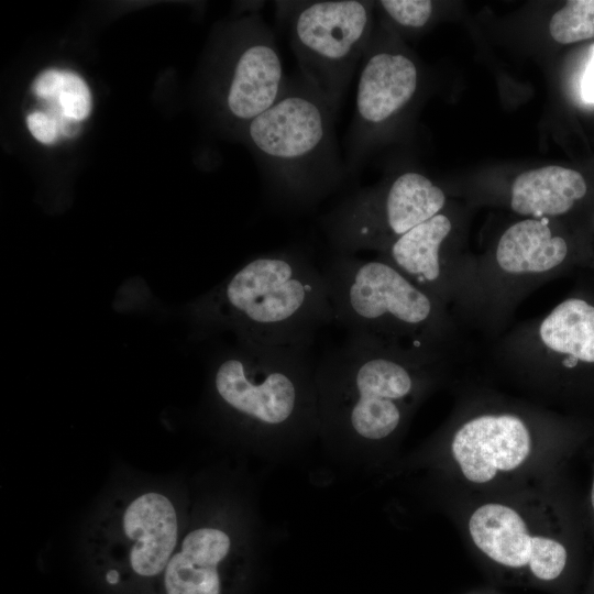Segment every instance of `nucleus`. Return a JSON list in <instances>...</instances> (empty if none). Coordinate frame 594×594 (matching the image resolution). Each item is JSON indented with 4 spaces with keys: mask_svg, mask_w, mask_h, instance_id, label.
<instances>
[{
    "mask_svg": "<svg viewBox=\"0 0 594 594\" xmlns=\"http://www.w3.org/2000/svg\"><path fill=\"white\" fill-rule=\"evenodd\" d=\"M197 312L232 330L239 341L305 350L334 322L322 270L294 250L252 258L206 296Z\"/></svg>",
    "mask_w": 594,
    "mask_h": 594,
    "instance_id": "f257e3e1",
    "label": "nucleus"
},
{
    "mask_svg": "<svg viewBox=\"0 0 594 594\" xmlns=\"http://www.w3.org/2000/svg\"><path fill=\"white\" fill-rule=\"evenodd\" d=\"M336 113L299 75L287 79L276 102L245 127L277 200L311 206L341 184L346 170L337 145Z\"/></svg>",
    "mask_w": 594,
    "mask_h": 594,
    "instance_id": "f03ea898",
    "label": "nucleus"
},
{
    "mask_svg": "<svg viewBox=\"0 0 594 594\" xmlns=\"http://www.w3.org/2000/svg\"><path fill=\"white\" fill-rule=\"evenodd\" d=\"M334 322L352 337L431 354L439 330L436 297L378 257L336 253L322 268Z\"/></svg>",
    "mask_w": 594,
    "mask_h": 594,
    "instance_id": "7ed1b4c3",
    "label": "nucleus"
},
{
    "mask_svg": "<svg viewBox=\"0 0 594 594\" xmlns=\"http://www.w3.org/2000/svg\"><path fill=\"white\" fill-rule=\"evenodd\" d=\"M431 354L388 346L349 336L324 356L317 378L344 408L348 427L360 438L381 440L403 419V404L413 396Z\"/></svg>",
    "mask_w": 594,
    "mask_h": 594,
    "instance_id": "20e7f679",
    "label": "nucleus"
},
{
    "mask_svg": "<svg viewBox=\"0 0 594 594\" xmlns=\"http://www.w3.org/2000/svg\"><path fill=\"white\" fill-rule=\"evenodd\" d=\"M278 7L288 16L300 75L338 111L373 33L372 2L288 1Z\"/></svg>",
    "mask_w": 594,
    "mask_h": 594,
    "instance_id": "39448f33",
    "label": "nucleus"
},
{
    "mask_svg": "<svg viewBox=\"0 0 594 594\" xmlns=\"http://www.w3.org/2000/svg\"><path fill=\"white\" fill-rule=\"evenodd\" d=\"M309 350L239 341L213 374L219 398L233 411L268 428L288 426L299 415L307 389Z\"/></svg>",
    "mask_w": 594,
    "mask_h": 594,
    "instance_id": "423d86ee",
    "label": "nucleus"
},
{
    "mask_svg": "<svg viewBox=\"0 0 594 594\" xmlns=\"http://www.w3.org/2000/svg\"><path fill=\"white\" fill-rule=\"evenodd\" d=\"M443 190L417 172H405L381 188L359 190L322 220L336 253L383 252L396 239L440 213Z\"/></svg>",
    "mask_w": 594,
    "mask_h": 594,
    "instance_id": "0eeeda50",
    "label": "nucleus"
},
{
    "mask_svg": "<svg viewBox=\"0 0 594 594\" xmlns=\"http://www.w3.org/2000/svg\"><path fill=\"white\" fill-rule=\"evenodd\" d=\"M371 35L362 57L355 110L346 141L345 170L355 172L389 122L414 99L418 68L406 54Z\"/></svg>",
    "mask_w": 594,
    "mask_h": 594,
    "instance_id": "6e6552de",
    "label": "nucleus"
},
{
    "mask_svg": "<svg viewBox=\"0 0 594 594\" xmlns=\"http://www.w3.org/2000/svg\"><path fill=\"white\" fill-rule=\"evenodd\" d=\"M469 531L474 544L504 568L527 571L543 582L557 580L565 569V547L549 537H532L521 516L506 505L479 507L469 520Z\"/></svg>",
    "mask_w": 594,
    "mask_h": 594,
    "instance_id": "1a4fd4ad",
    "label": "nucleus"
},
{
    "mask_svg": "<svg viewBox=\"0 0 594 594\" xmlns=\"http://www.w3.org/2000/svg\"><path fill=\"white\" fill-rule=\"evenodd\" d=\"M287 79L271 28L260 20L249 22L224 92L229 114L246 127L276 102Z\"/></svg>",
    "mask_w": 594,
    "mask_h": 594,
    "instance_id": "9d476101",
    "label": "nucleus"
},
{
    "mask_svg": "<svg viewBox=\"0 0 594 594\" xmlns=\"http://www.w3.org/2000/svg\"><path fill=\"white\" fill-rule=\"evenodd\" d=\"M528 427L512 414L482 415L455 432L451 450L463 475L474 483L493 480L498 471H512L528 458Z\"/></svg>",
    "mask_w": 594,
    "mask_h": 594,
    "instance_id": "9b49d317",
    "label": "nucleus"
},
{
    "mask_svg": "<svg viewBox=\"0 0 594 594\" xmlns=\"http://www.w3.org/2000/svg\"><path fill=\"white\" fill-rule=\"evenodd\" d=\"M127 537L134 541L130 553L133 571L154 576L165 570L177 541V517L162 494L146 493L134 499L123 516Z\"/></svg>",
    "mask_w": 594,
    "mask_h": 594,
    "instance_id": "f8f14e48",
    "label": "nucleus"
},
{
    "mask_svg": "<svg viewBox=\"0 0 594 594\" xmlns=\"http://www.w3.org/2000/svg\"><path fill=\"white\" fill-rule=\"evenodd\" d=\"M230 550L228 535L216 528L188 534L165 568L166 594H220L218 564Z\"/></svg>",
    "mask_w": 594,
    "mask_h": 594,
    "instance_id": "ddd939ff",
    "label": "nucleus"
},
{
    "mask_svg": "<svg viewBox=\"0 0 594 594\" xmlns=\"http://www.w3.org/2000/svg\"><path fill=\"white\" fill-rule=\"evenodd\" d=\"M451 230V220L440 212L396 239L380 257L436 297L444 273L441 248Z\"/></svg>",
    "mask_w": 594,
    "mask_h": 594,
    "instance_id": "4468645a",
    "label": "nucleus"
},
{
    "mask_svg": "<svg viewBox=\"0 0 594 594\" xmlns=\"http://www.w3.org/2000/svg\"><path fill=\"white\" fill-rule=\"evenodd\" d=\"M566 255L565 240L553 235L544 218H532L514 223L502 234L495 260L505 274L529 276L554 270Z\"/></svg>",
    "mask_w": 594,
    "mask_h": 594,
    "instance_id": "2eb2a0df",
    "label": "nucleus"
},
{
    "mask_svg": "<svg viewBox=\"0 0 594 594\" xmlns=\"http://www.w3.org/2000/svg\"><path fill=\"white\" fill-rule=\"evenodd\" d=\"M587 186L576 170L549 165L521 173L512 186V209L535 219L560 216L583 198Z\"/></svg>",
    "mask_w": 594,
    "mask_h": 594,
    "instance_id": "dca6fc26",
    "label": "nucleus"
},
{
    "mask_svg": "<svg viewBox=\"0 0 594 594\" xmlns=\"http://www.w3.org/2000/svg\"><path fill=\"white\" fill-rule=\"evenodd\" d=\"M538 338L549 352L566 356V367L594 363V306L581 298L563 300L541 320Z\"/></svg>",
    "mask_w": 594,
    "mask_h": 594,
    "instance_id": "f3484780",
    "label": "nucleus"
},
{
    "mask_svg": "<svg viewBox=\"0 0 594 594\" xmlns=\"http://www.w3.org/2000/svg\"><path fill=\"white\" fill-rule=\"evenodd\" d=\"M32 90L38 98L54 103L65 120L81 121L90 113V91L77 74L56 69L45 70L35 78Z\"/></svg>",
    "mask_w": 594,
    "mask_h": 594,
    "instance_id": "a211bd4d",
    "label": "nucleus"
},
{
    "mask_svg": "<svg viewBox=\"0 0 594 594\" xmlns=\"http://www.w3.org/2000/svg\"><path fill=\"white\" fill-rule=\"evenodd\" d=\"M549 32L560 44H571L594 37V0H570L553 13Z\"/></svg>",
    "mask_w": 594,
    "mask_h": 594,
    "instance_id": "6ab92c4d",
    "label": "nucleus"
},
{
    "mask_svg": "<svg viewBox=\"0 0 594 594\" xmlns=\"http://www.w3.org/2000/svg\"><path fill=\"white\" fill-rule=\"evenodd\" d=\"M376 6L395 24L413 30L424 28L433 12V4L429 0H382Z\"/></svg>",
    "mask_w": 594,
    "mask_h": 594,
    "instance_id": "aec40b11",
    "label": "nucleus"
},
{
    "mask_svg": "<svg viewBox=\"0 0 594 594\" xmlns=\"http://www.w3.org/2000/svg\"><path fill=\"white\" fill-rule=\"evenodd\" d=\"M26 124L31 134L41 143H53L58 134V121L47 113L35 111L28 116Z\"/></svg>",
    "mask_w": 594,
    "mask_h": 594,
    "instance_id": "412c9836",
    "label": "nucleus"
},
{
    "mask_svg": "<svg viewBox=\"0 0 594 594\" xmlns=\"http://www.w3.org/2000/svg\"><path fill=\"white\" fill-rule=\"evenodd\" d=\"M582 96L585 101L594 102V53L582 79Z\"/></svg>",
    "mask_w": 594,
    "mask_h": 594,
    "instance_id": "4be33fe9",
    "label": "nucleus"
},
{
    "mask_svg": "<svg viewBox=\"0 0 594 594\" xmlns=\"http://www.w3.org/2000/svg\"><path fill=\"white\" fill-rule=\"evenodd\" d=\"M119 574L117 571L112 570L107 574V580L110 583H116L118 581Z\"/></svg>",
    "mask_w": 594,
    "mask_h": 594,
    "instance_id": "5701e85b",
    "label": "nucleus"
},
{
    "mask_svg": "<svg viewBox=\"0 0 594 594\" xmlns=\"http://www.w3.org/2000/svg\"><path fill=\"white\" fill-rule=\"evenodd\" d=\"M591 503H592V506H593V509H594V480H593V485H592V490H591Z\"/></svg>",
    "mask_w": 594,
    "mask_h": 594,
    "instance_id": "b1692460",
    "label": "nucleus"
}]
</instances>
